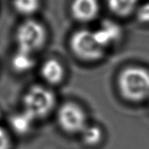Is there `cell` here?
Returning <instances> with one entry per match:
<instances>
[{"mask_svg": "<svg viewBox=\"0 0 149 149\" xmlns=\"http://www.w3.org/2000/svg\"><path fill=\"white\" fill-rule=\"evenodd\" d=\"M120 93L125 100L141 102L149 98V70L129 66L122 70L117 79Z\"/></svg>", "mask_w": 149, "mask_h": 149, "instance_id": "1", "label": "cell"}, {"mask_svg": "<svg viewBox=\"0 0 149 149\" xmlns=\"http://www.w3.org/2000/svg\"><path fill=\"white\" fill-rule=\"evenodd\" d=\"M56 95L48 86L33 85L25 92L22 110L36 121L49 116L56 107Z\"/></svg>", "mask_w": 149, "mask_h": 149, "instance_id": "2", "label": "cell"}, {"mask_svg": "<svg viewBox=\"0 0 149 149\" xmlns=\"http://www.w3.org/2000/svg\"><path fill=\"white\" fill-rule=\"evenodd\" d=\"M70 46L73 55L84 62H96L100 60L104 49L98 43L93 31L81 30L70 38Z\"/></svg>", "mask_w": 149, "mask_h": 149, "instance_id": "3", "label": "cell"}, {"mask_svg": "<svg viewBox=\"0 0 149 149\" xmlns=\"http://www.w3.org/2000/svg\"><path fill=\"white\" fill-rule=\"evenodd\" d=\"M56 120L59 128L69 135H80L88 125L85 109L78 104L67 101L57 110Z\"/></svg>", "mask_w": 149, "mask_h": 149, "instance_id": "4", "label": "cell"}, {"mask_svg": "<svg viewBox=\"0 0 149 149\" xmlns=\"http://www.w3.org/2000/svg\"><path fill=\"white\" fill-rule=\"evenodd\" d=\"M46 38V31L42 23L35 20H27L19 26L16 33L17 49L34 54L42 49Z\"/></svg>", "mask_w": 149, "mask_h": 149, "instance_id": "5", "label": "cell"}, {"mask_svg": "<svg viewBox=\"0 0 149 149\" xmlns=\"http://www.w3.org/2000/svg\"><path fill=\"white\" fill-rule=\"evenodd\" d=\"M40 76L46 84L50 86L60 85L65 79V70L61 61L55 58H49L40 67Z\"/></svg>", "mask_w": 149, "mask_h": 149, "instance_id": "6", "label": "cell"}, {"mask_svg": "<svg viewBox=\"0 0 149 149\" xmlns=\"http://www.w3.org/2000/svg\"><path fill=\"white\" fill-rule=\"evenodd\" d=\"M100 11L98 0H73L71 12L73 18L81 22H88L97 18Z\"/></svg>", "mask_w": 149, "mask_h": 149, "instance_id": "7", "label": "cell"}, {"mask_svg": "<svg viewBox=\"0 0 149 149\" xmlns=\"http://www.w3.org/2000/svg\"><path fill=\"white\" fill-rule=\"evenodd\" d=\"M36 120L22 110L14 113L9 119V125L11 131L19 136H26L33 131Z\"/></svg>", "mask_w": 149, "mask_h": 149, "instance_id": "8", "label": "cell"}, {"mask_svg": "<svg viewBox=\"0 0 149 149\" xmlns=\"http://www.w3.org/2000/svg\"><path fill=\"white\" fill-rule=\"evenodd\" d=\"M35 65L33 54L18 50L13 55L10 60V65L14 71L18 73H25L31 70Z\"/></svg>", "mask_w": 149, "mask_h": 149, "instance_id": "9", "label": "cell"}, {"mask_svg": "<svg viewBox=\"0 0 149 149\" xmlns=\"http://www.w3.org/2000/svg\"><path fill=\"white\" fill-rule=\"evenodd\" d=\"M79 136L85 146L93 148L101 143L104 138V132L99 125L88 124Z\"/></svg>", "mask_w": 149, "mask_h": 149, "instance_id": "10", "label": "cell"}, {"mask_svg": "<svg viewBox=\"0 0 149 149\" xmlns=\"http://www.w3.org/2000/svg\"><path fill=\"white\" fill-rule=\"evenodd\" d=\"M139 0H108L110 10L120 17H127L136 10Z\"/></svg>", "mask_w": 149, "mask_h": 149, "instance_id": "11", "label": "cell"}, {"mask_svg": "<svg viewBox=\"0 0 149 149\" xmlns=\"http://www.w3.org/2000/svg\"><path fill=\"white\" fill-rule=\"evenodd\" d=\"M40 0H13L15 9L23 15H31L39 9Z\"/></svg>", "mask_w": 149, "mask_h": 149, "instance_id": "12", "label": "cell"}, {"mask_svg": "<svg viewBox=\"0 0 149 149\" xmlns=\"http://www.w3.org/2000/svg\"><path fill=\"white\" fill-rule=\"evenodd\" d=\"M136 18L141 23H149V3H146L136 10Z\"/></svg>", "mask_w": 149, "mask_h": 149, "instance_id": "13", "label": "cell"}, {"mask_svg": "<svg viewBox=\"0 0 149 149\" xmlns=\"http://www.w3.org/2000/svg\"><path fill=\"white\" fill-rule=\"evenodd\" d=\"M12 141L10 133L0 126V149H11Z\"/></svg>", "mask_w": 149, "mask_h": 149, "instance_id": "14", "label": "cell"}, {"mask_svg": "<svg viewBox=\"0 0 149 149\" xmlns=\"http://www.w3.org/2000/svg\"><path fill=\"white\" fill-rule=\"evenodd\" d=\"M0 118H1V115H0Z\"/></svg>", "mask_w": 149, "mask_h": 149, "instance_id": "15", "label": "cell"}]
</instances>
